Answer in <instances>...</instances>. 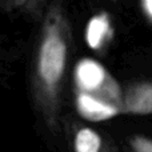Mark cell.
I'll return each instance as SVG.
<instances>
[{
    "instance_id": "cell-8",
    "label": "cell",
    "mask_w": 152,
    "mask_h": 152,
    "mask_svg": "<svg viewBox=\"0 0 152 152\" xmlns=\"http://www.w3.org/2000/svg\"><path fill=\"white\" fill-rule=\"evenodd\" d=\"M140 8H142V12L145 16V19L152 24V0L142 1L140 3Z\"/></svg>"
},
{
    "instance_id": "cell-1",
    "label": "cell",
    "mask_w": 152,
    "mask_h": 152,
    "mask_svg": "<svg viewBox=\"0 0 152 152\" xmlns=\"http://www.w3.org/2000/svg\"><path fill=\"white\" fill-rule=\"evenodd\" d=\"M71 43V27L63 5H48L37 42L32 91L37 111L50 129H56L59 124L61 87Z\"/></svg>"
},
{
    "instance_id": "cell-2",
    "label": "cell",
    "mask_w": 152,
    "mask_h": 152,
    "mask_svg": "<svg viewBox=\"0 0 152 152\" xmlns=\"http://www.w3.org/2000/svg\"><path fill=\"white\" fill-rule=\"evenodd\" d=\"M76 112L88 121H105L123 115L124 91L97 60L84 58L74 68Z\"/></svg>"
},
{
    "instance_id": "cell-4",
    "label": "cell",
    "mask_w": 152,
    "mask_h": 152,
    "mask_svg": "<svg viewBox=\"0 0 152 152\" xmlns=\"http://www.w3.org/2000/svg\"><path fill=\"white\" fill-rule=\"evenodd\" d=\"M113 37V27L107 12L92 16L86 27V42L94 51H102L111 43Z\"/></svg>"
},
{
    "instance_id": "cell-6",
    "label": "cell",
    "mask_w": 152,
    "mask_h": 152,
    "mask_svg": "<svg viewBox=\"0 0 152 152\" xmlns=\"http://www.w3.org/2000/svg\"><path fill=\"white\" fill-rule=\"evenodd\" d=\"M10 8L12 11H23V12H27L29 15H40L44 18L47 10H43L44 8V3L42 1H12L8 3Z\"/></svg>"
},
{
    "instance_id": "cell-3",
    "label": "cell",
    "mask_w": 152,
    "mask_h": 152,
    "mask_svg": "<svg viewBox=\"0 0 152 152\" xmlns=\"http://www.w3.org/2000/svg\"><path fill=\"white\" fill-rule=\"evenodd\" d=\"M123 115H152V80L137 81L124 91Z\"/></svg>"
},
{
    "instance_id": "cell-5",
    "label": "cell",
    "mask_w": 152,
    "mask_h": 152,
    "mask_svg": "<svg viewBox=\"0 0 152 152\" xmlns=\"http://www.w3.org/2000/svg\"><path fill=\"white\" fill-rule=\"evenodd\" d=\"M75 152H118L104 142L103 136L89 127H79L74 135Z\"/></svg>"
},
{
    "instance_id": "cell-7",
    "label": "cell",
    "mask_w": 152,
    "mask_h": 152,
    "mask_svg": "<svg viewBox=\"0 0 152 152\" xmlns=\"http://www.w3.org/2000/svg\"><path fill=\"white\" fill-rule=\"evenodd\" d=\"M129 147L132 152H152V137L135 135L129 139Z\"/></svg>"
}]
</instances>
